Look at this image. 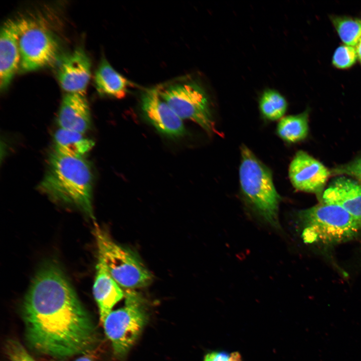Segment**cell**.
<instances>
[{
	"instance_id": "21",
	"label": "cell",
	"mask_w": 361,
	"mask_h": 361,
	"mask_svg": "<svg viewBox=\"0 0 361 361\" xmlns=\"http://www.w3.org/2000/svg\"><path fill=\"white\" fill-rule=\"evenodd\" d=\"M357 58V53L354 48L350 46L342 45L335 51L332 64L338 68H348L355 63Z\"/></svg>"
},
{
	"instance_id": "24",
	"label": "cell",
	"mask_w": 361,
	"mask_h": 361,
	"mask_svg": "<svg viewBox=\"0 0 361 361\" xmlns=\"http://www.w3.org/2000/svg\"><path fill=\"white\" fill-rule=\"evenodd\" d=\"M204 361H242L240 354L234 352L230 354L224 352H212L206 355Z\"/></svg>"
},
{
	"instance_id": "25",
	"label": "cell",
	"mask_w": 361,
	"mask_h": 361,
	"mask_svg": "<svg viewBox=\"0 0 361 361\" xmlns=\"http://www.w3.org/2000/svg\"><path fill=\"white\" fill-rule=\"evenodd\" d=\"M73 361H95V359L92 355L85 354L75 359Z\"/></svg>"
},
{
	"instance_id": "8",
	"label": "cell",
	"mask_w": 361,
	"mask_h": 361,
	"mask_svg": "<svg viewBox=\"0 0 361 361\" xmlns=\"http://www.w3.org/2000/svg\"><path fill=\"white\" fill-rule=\"evenodd\" d=\"M125 305L112 311L103 322L105 334L118 357L125 356L134 345L146 322L140 298L133 290L125 293Z\"/></svg>"
},
{
	"instance_id": "12",
	"label": "cell",
	"mask_w": 361,
	"mask_h": 361,
	"mask_svg": "<svg viewBox=\"0 0 361 361\" xmlns=\"http://www.w3.org/2000/svg\"><path fill=\"white\" fill-rule=\"evenodd\" d=\"M17 21L8 20L2 25L0 35V88L5 90L20 65Z\"/></svg>"
},
{
	"instance_id": "22",
	"label": "cell",
	"mask_w": 361,
	"mask_h": 361,
	"mask_svg": "<svg viewBox=\"0 0 361 361\" xmlns=\"http://www.w3.org/2000/svg\"><path fill=\"white\" fill-rule=\"evenodd\" d=\"M6 349L11 361H37L17 340H8L6 343Z\"/></svg>"
},
{
	"instance_id": "2",
	"label": "cell",
	"mask_w": 361,
	"mask_h": 361,
	"mask_svg": "<svg viewBox=\"0 0 361 361\" xmlns=\"http://www.w3.org/2000/svg\"><path fill=\"white\" fill-rule=\"evenodd\" d=\"M39 189L51 199L75 206L93 216V173L90 163L84 157L53 151L49 157Z\"/></svg>"
},
{
	"instance_id": "5",
	"label": "cell",
	"mask_w": 361,
	"mask_h": 361,
	"mask_svg": "<svg viewBox=\"0 0 361 361\" xmlns=\"http://www.w3.org/2000/svg\"><path fill=\"white\" fill-rule=\"evenodd\" d=\"M94 234L98 258L121 287L132 290L147 286L151 282L152 274L134 253L116 244L96 225Z\"/></svg>"
},
{
	"instance_id": "23",
	"label": "cell",
	"mask_w": 361,
	"mask_h": 361,
	"mask_svg": "<svg viewBox=\"0 0 361 361\" xmlns=\"http://www.w3.org/2000/svg\"><path fill=\"white\" fill-rule=\"evenodd\" d=\"M339 172L355 177L361 184V156L338 169Z\"/></svg>"
},
{
	"instance_id": "14",
	"label": "cell",
	"mask_w": 361,
	"mask_h": 361,
	"mask_svg": "<svg viewBox=\"0 0 361 361\" xmlns=\"http://www.w3.org/2000/svg\"><path fill=\"white\" fill-rule=\"evenodd\" d=\"M324 203L338 206L361 220V184L345 176L334 179L324 191Z\"/></svg>"
},
{
	"instance_id": "19",
	"label": "cell",
	"mask_w": 361,
	"mask_h": 361,
	"mask_svg": "<svg viewBox=\"0 0 361 361\" xmlns=\"http://www.w3.org/2000/svg\"><path fill=\"white\" fill-rule=\"evenodd\" d=\"M259 108L262 115L271 121L278 120L285 113L287 103L278 91L271 89L264 91L259 100Z\"/></svg>"
},
{
	"instance_id": "4",
	"label": "cell",
	"mask_w": 361,
	"mask_h": 361,
	"mask_svg": "<svg viewBox=\"0 0 361 361\" xmlns=\"http://www.w3.org/2000/svg\"><path fill=\"white\" fill-rule=\"evenodd\" d=\"M299 217L303 226L302 237L307 243H340L361 232V220L336 205H316L301 211Z\"/></svg>"
},
{
	"instance_id": "15",
	"label": "cell",
	"mask_w": 361,
	"mask_h": 361,
	"mask_svg": "<svg viewBox=\"0 0 361 361\" xmlns=\"http://www.w3.org/2000/svg\"><path fill=\"white\" fill-rule=\"evenodd\" d=\"M96 273L93 292L98 306L100 321L103 323L114 305L125 296V293L111 277L99 258Z\"/></svg>"
},
{
	"instance_id": "3",
	"label": "cell",
	"mask_w": 361,
	"mask_h": 361,
	"mask_svg": "<svg viewBox=\"0 0 361 361\" xmlns=\"http://www.w3.org/2000/svg\"><path fill=\"white\" fill-rule=\"evenodd\" d=\"M239 180L245 202L253 212L271 227L280 229L281 197L273 184L270 169L246 145L241 147Z\"/></svg>"
},
{
	"instance_id": "1",
	"label": "cell",
	"mask_w": 361,
	"mask_h": 361,
	"mask_svg": "<svg viewBox=\"0 0 361 361\" xmlns=\"http://www.w3.org/2000/svg\"><path fill=\"white\" fill-rule=\"evenodd\" d=\"M26 339L37 351L62 358L88 352L98 336L92 318L63 272L44 265L23 304Z\"/></svg>"
},
{
	"instance_id": "16",
	"label": "cell",
	"mask_w": 361,
	"mask_h": 361,
	"mask_svg": "<svg viewBox=\"0 0 361 361\" xmlns=\"http://www.w3.org/2000/svg\"><path fill=\"white\" fill-rule=\"evenodd\" d=\"M94 82L98 92L118 99L124 98L132 83L117 72L104 58L95 72Z\"/></svg>"
},
{
	"instance_id": "6",
	"label": "cell",
	"mask_w": 361,
	"mask_h": 361,
	"mask_svg": "<svg viewBox=\"0 0 361 361\" xmlns=\"http://www.w3.org/2000/svg\"><path fill=\"white\" fill-rule=\"evenodd\" d=\"M157 90L160 97L182 120L196 123L210 135L219 134L208 96L199 83L192 80L185 81Z\"/></svg>"
},
{
	"instance_id": "9",
	"label": "cell",
	"mask_w": 361,
	"mask_h": 361,
	"mask_svg": "<svg viewBox=\"0 0 361 361\" xmlns=\"http://www.w3.org/2000/svg\"><path fill=\"white\" fill-rule=\"evenodd\" d=\"M140 104L146 119L161 134L170 138L180 137L186 134L182 119L160 97L157 89L145 91Z\"/></svg>"
},
{
	"instance_id": "26",
	"label": "cell",
	"mask_w": 361,
	"mask_h": 361,
	"mask_svg": "<svg viewBox=\"0 0 361 361\" xmlns=\"http://www.w3.org/2000/svg\"><path fill=\"white\" fill-rule=\"evenodd\" d=\"M355 47L357 57L361 62V39Z\"/></svg>"
},
{
	"instance_id": "10",
	"label": "cell",
	"mask_w": 361,
	"mask_h": 361,
	"mask_svg": "<svg viewBox=\"0 0 361 361\" xmlns=\"http://www.w3.org/2000/svg\"><path fill=\"white\" fill-rule=\"evenodd\" d=\"M328 169L302 150L297 151L289 167V177L294 188L307 193L320 192L329 176Z\"/></svg>"
},
{
	"instance_id": "13",
	"label": "cell",
	"mask_w": 361,
	"mask_h": 361,
	"mask_svg": "<svg viewBox=\"0 0 361 361\" xmlns=\"http://www.w3.org/2000/svg\"><path fill=\"white\" fill-rule=\"evenodd\" d=\"M60 128L84 134L90 128V108L84 93H66L63 97L58 114Z\"/></svg>"
},
{
	"instance_id": "7",
	"label": "cell",
	"mask_w": 361,
	"mask_h": 361,
	"mask_svg": "<svg viewBox=\"0 0 361 361\" xmlns=\"http://www.w3.org/2000/svg\"><path fill=\"white\" fill-rule=\"evenodd\" d=\"M17 22L21 71L42 68L59 59V44L46 26L31 19H22Z\"/></svg>"
},
{
	"instance_id": "20",
	"label": "cell",
	"mask_w": 361,
	"mask_h": 361,
	"mask_svg": "<svg viewBox=\"0 0 361 361\" xmlns=\"http://www.w3.org/2000/svg\"><path fill=\"white\" fill-rule=\"evenodd\" d=\"M333 25L346 45L356 46L361 39V20L347 17L332 19Z\"/></svg>"
},
{
	"instance_id": "11",
	"label": "cell",
	"mask_w": 361,
	"mask_h": 361,
	"mask_svg": "<svg viewBox=\"0 0 361 361\" xmlns=\"http://www.w3.org/2000/svg\"><path fill=\"white\" fill-rule=\"evenodd\" d=\"M57 76L67 93H84L91 76V62L84 51L78 48L63 57Z\"/></svg>"
},
{
	"instance_id": "18",
	"label": "cell",
	"mask_w": 361,
	"mask_h": 361,
	"mask_svg": "<svg viewBox=\"0 0 361 361\" xmlns=\"http://www.w3.org/2000/svg\"><path fill=\"white\" fill-rule=\"evenodd\" d=\"M308 113L282 118L277 127V133L283 140L294 143L304 139L308 133Z\"/></svg>"
},
{
	"instance_id": "17",
	"label": "cell",
	"mask_w": 361,
	"mask_h": 361,
	"mask_svg": "<svg viewBox=\"0 0 361 361\" xmlns=\"http://www.w3.org/2000/svg\"><path fill=\"white\" fill-rule=\"evenodd\" d=\"M54 142L55 151L74 157H83L94 145L83 133L61 128L55 133Z\"/></svg>"
}]
</instances>
